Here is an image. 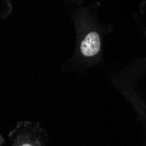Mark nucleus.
<instances>
[{
  "label": "nucleus",
  "instance_id": "nucleus-1",
  "mask_svg": "<svg viewBox=\"0 0 146 146\" xmlns=\"http://www.w3.org/2000/svg\"><path fill=\"white\" fill-rule=\"evenodd\" d=\"M101 47L99 35L93 32L88 33L81 45V51L85 56H94L99 52Z\"/></svg>",
  "mask_w": 146,
  "mask_h": 146
},
{
  "label": "nucleus",
  "instance_id": "nucleus-2",
  "mask_svg": "<svg viewBox=\"0 0 146 146\" xmlns=\"http://www.w3.org/2000/svg\"><path fill=\"white\" fill-rule=\"evenodd\" d=\"M21 146H32V145H31V144H26V143H25V144H23V145H21Z\"/></svg>",
  "mask_w": 146,
  "mask_h": 146
}]
</instances>
